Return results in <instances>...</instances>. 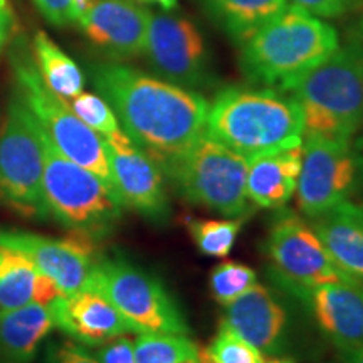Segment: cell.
Here are the masks:
<instances>
[{"label": "cell", "mask_w": 363, "mask_h": 363, "mask_svg": "<svg viewBox=\"0 0 363 363\" xmlns=\"http://www.w3.org/2000/svg\"><path fill=\"white\" fill-rule=\"evenodd\" d=\"M91 76L125 133L158 163L206 136L208 103L195 91L113 62L93 66Z\"/></svg>", "instance_id": "6da1fadb"}, {"label": "cell", "mask_w": 363, "mask_h": 363, "mask_svg": "<svg viewBox=\"0 0 363 363\" xmlns=\"http://www.w3.org/2000/svg\"><path fill=\"white\" fill-rule=\"evenodd\" d=\"M206 135L251 162L301 147L305 121L291 94L272 88H227L208 104Z\"/></svg>", "instance_id": "7a4b0ae2"}, {"label": "cell", "mask_w": 363, "mask_h": 363, "mask_svg": "<svg viewBox=\"0 0 363 363\" xmlns=\"http://www.w3.org/2000/svg\"><path fill=\"white\" fill-rule=\"evenodd\" d=\"M338 48L333 26L296 6H286L240 44V69L251 83L286 91Z\"/></svg>", "instance_id": "3957f363"}, {"label": "cell", "mask_w": 363, "mask_h": 363, "mask_svg": "<svg viewBox=\"0 0 363 363\" xmlns=\"http://www.w3.org/2000/svg\"><path fill=\"white\" fill-rule=\"evenodd\" d=\"M286 91L301 108L305 135L350 140L363 125V43L340 45Z\"/></svg>", "instance_id": "277c9868"}, {"label": "cell", "mask_w": 363, "mask_h": 363, "mask_svg": "<svg viewBox=\"0 0 363 363\" xmlns=\"http://www.w3.org/2000/svg\"><path fill=\"white\" fill-rule=\"evenodd\" d=\"M158 165L187 202L230 219L246 214L249 162L207 135Z\"/></svg>", "instance_id": "5b68a950"}, {"label": "cell", "mask_w": 363, "mask_h": 363, "mask_svg": "<svg viewBox=\"0 0 363 363\" xmlns=\"http://www.w3.org/2000/svg\"><path fill=\"white\" fill-rule=\"evenodd\" d=\"M44 199L49 216L71 233L88 234L93 239L110 234L121 219L120 199L94 175L62 155L44 133Z\"/></svg>", "instance_id": "8992f818"}, {"label": "cell", "mask_w": 363, "mask_h": 363, "mask_svg": "<svg viewBox=\"0 0 363 363\" xmlns=\"http://www.w3.org/2000/svg\"><path fill=\"white\" fill-rule=\"evenodd\" d=\"M44 136L22 98H13L0 128V202L30 219H48Z\"/></svg>", "instance_id": "52a82bcc"}, {"label": "cell", "mask_w": 363, "mask_h": 363, "mask_svg": "<svg viewBox=\"0 0 363 363\" xmlns=\"http://www.w3.org/2000/svg\"><path fill=\"white\" fill-rule=\"evenodd\" d=\"M12 65L21 98L24 99L54 147L71 162L93 172L113 189L111 172L101 136L76 116L66 99L48 88L38 66L29 57L16 56L12 59Z\"/></svg>", "instance_id": "ba28073f"}, {"label": "cell", "mask_w": 363, "mask_h": 363, "mask_svg": "<svg viewBox=\"0 0 363 363\" xmlns=\"http://www.w3.org/2000/svg\"><path fill=\"white\" fill-rule=\"evenodd\" d=\"M89 289L103 294L135 333H190L184 313L165 286L125 259H99Z\"/></svg>", "instance_id": "9c48e42d"}, {"label": "cell", "mask_w": 363, "mask_h": 363, "mask_svg": "<svg viewBox=\"0 0 363 363\" xmlns=\"http://www.w3.org/2000/svg\"><path fill=\"white\" fill-rule=\"evenodd\" d=\"M266 252L276 283L303 301L320 286L338 281H353L335 264L310 224L286 212L274 220Z\"/></svg>", "instance_id": "30bf717a"}, {"label": "cell", "mask_w": 363, "mask_h": 363, "mask_svg": "<svg viewBox=\"0 0 363 363\" xmlns=\"http://www.w3.org/2000/svg\"><path fill=\"white\" fill-rule=\"evenodd\" d=\"M303 160L296 201L310 219L350 199L357 185V162L350 140L303 135Z\"/></svg>", "instance_id": "8fae6325"}, {"label": "cell", "mask_w": 363, "mask_h": 363, "mask_svg": "<svg viewBox=\"0 0 363 363\" xmlns=\"http://www.w3.org/2000/svg\"><path fill=\"white\" fill-rule=\"evenodd\" d=\"M143 56L158 78L185 89L211 83V54L197 26L184 16L152 13Z\"/></svg>", "instance_id": "7c38bea8"}, {"label": "cell", "mask_w": 363, "mask_h": 363, "mask_svg": "<svg viewBox=\"0 0 363 363\" xmlns=\"http://www.w3.org/2000/svg\"><path fill=\"white\" fill-rule=\"evenodd\" d=\"M94 240L88 234L71 233L67 238L54 239L44 235L6 230L0 233V244L16 249L54 281L62 296L89 289L99 257Z\"/></svg>", "instance_id": "4fadbf2b"}, {"label": "cell", "mask_w": 363, "mask_h": 363, "mask_svg": "<svg viewBox=\"0 0 363 363\" xmlns=\"http://www.w3.org/2000/svg\"><path fill=\"white\" fill-rule=\"evenodd\" d=\"M103 138V136H101ZM104 152L111 172L113 189L121 206L152 220L169 217V197L163 184L162 167L147 152L136 147L125 131L104 136Z\"/></svg>", "instance_id": "5bb4252c"}, {"label": "cell", "mask_w": 363, "mask_h": 363, "mask_svg": "<svg viewBox=\"0 0 363 363\" xmlns=\"http://www.w3.org/2000/svg\"><path fill=\"white\" fill-rule=\"evenodd\" d=\"M150 13L135 0H98L78 21L94 45L113 57L142 56L147 43Z\"/></svg>", "instance_id": "9a60e30c"}, {"label": "cell", "mask_w": 363, "mask_h": 363, "mask_svg": "<svg viewBox=\"0 0 363 363\" xmlns=\"http://www.w3.org/2000/svg\"><path fill=\"white\" fill-rule=\"evenodd\" d=\"M54 328L81 345L98 347L121 335L135 333L128 321L103 294L84 289L51 303Z\"/></svg>", "instance_id": "2e32d148"}, {"label": "cell", "mask_w": 363, "mask_h": 363, "mask_svg": "<svg viewBox=\"0 0 363 363\" xmlns=\"http://www.w3.org/2000/svg\"><path fill=\"white\" fill-rule=\"evenodd\" d=\"M323 335L340 352L363 350V286L338 281L316 288L308 298Z\"/></svg>", "instance_id": "e0dca14e"}, {"label": "cell", "mask_w": 363, "mask_h": 363, "mask_svg": "<svg viewBox=\"0 0 363 363\" xmlns=\"http://www.w3.org/2000/svg\"><path fill=\"white\" fill-rule=\"evenodd\" d=\"M288 315L283 305L264 286L254 284L225 306L222 326L256 347L262 355H274L283 348Z\"/></svg>", "instance_id": "ac0fdd59"}, {"label": "cell", "mask_w": 363, "mask_h": 363, "mask_svg": "<svg viewBox=\"0 0 363 363\" xmlns=\"http://www.w3.org/2000/svg\"><path fill=\"white\" fill-rule=\"evenodd\" d=\"M311 220L335 264L363 286V207L345 201Z\"/></svg>", "instance_id": "d6986e66"}, {"label": "cell", "mask_w": 363, "mask_h": 363, "mask_svg": "<svg viewBox=\"0 0 363 363\" xmlns=\"http://www.w3.org/2000/svg\"><path fill=\"white\" fill-rule=\"evenodd\" d=\"M301 147L279 150L249 162L247 199L262 208H281L296 194L301 172Z\"/></svg>", "instance_id": "ffe728a7"}, {"label": "cell", "mask_w": 363, "mask_h": 363, "mask_svg": "<svg viewBox=\"0 0 363 363\" xmlns=\"http://www.w3.org/2000/svg\"><path fill=\"white\" fill-rule=\"evenodd\" d=\"M62 296L54 281L16 249L0 244V313L33 305H51Z\"/></svg>", "instance_id": "44dd1931"}, {"label": "cell", "mask_w": 363, "mask_h": 363, "mask_svg": "<svg viewBox=\"0 0 363 363\" xmlns=\"http://www.w3.org/2000/svg\"><path fill=\"white\" fill-rule=\"evenodd\" d=\"M52 328L49 305L33 303L0 313V363H30Z\"/></svg>", "instance_id": "7402d4cb"}, {"label": "cell", "mask_w": 363, "mask_h": 363, "mask_svg": "<svg viewBox=\"0 0 363 363\" xmlns=\"http://www.w3.org/2000/svg\"><path fill=\"white\" fill-rule=\"evenodd\" d=\"M288 6V0H203L214 24L238 45Z\"/></svg>", "instance_id": "603a6c76"}, {"label": "cell", "mask_w": 363, "mask_h": 363, "mask_svg": "<svg viewBox=\"0 0 363 363\" xmlns=\"http://www.w3.org/2000/svg\"><path fill=\"white\" fill-rule=\"evenodd\" d=\"M34 56L35 66L52 93L62 99H72L83 93L84 76L79 66L43 30L34 35Z\"/></svg>", "instance_id": "cb8c5ba5"}, {"label": "cell", "mask_w": 363, "mask_h": 363, "mask_svg": "<svg viewBox=\"0 0 363 363\" xmlns=\"http://www.w3.org/2000/svg\"><path fill=\"white\" fill-rule=\"evenodd\" d=\"M136 363H199V347L187 335L142 333L135 342Z\"/></svg>", "instance_id": "d4e9b609"}, {"label": "cell", "mask_w": 363, "mask_h": 363, "mask_svg": "<svg viewBox=\"0 0 363 363\" xmlns=\"http://www.w3.org/2000/svg\"><path fill=\"white\" fill-rule=\"evenodd\" d=\"M185 225L202 254L211 257H225L233 251L242 227V219L202 220L187 217Z\"/></svg>", "instance_id": "484cf974"}, {"label": "cell", "mask_w": 363, "mask_h": 363, "mask_svg": "<svg viewBox=\"0 0 363 363\" xmlns=\"http://www.w3.org/2000/svg\"><path fill=\"white\" fill-rule=\"evenodd\" d=\"M199 363H264V357L234 331L220 330L206 348H199Z\"/></svg>", "instance_id": "4316f807"}, {"label": "cell", "mask_w": 363, "mask_h": 363, "mask_svg": "<svg viewBox=\"0 0 363 363\" xmlns=\"http://www.w3.org/2000/svg\"><path fill=\"white\" fill-rule=\"evenodd\" d=\"M256 272L242 262L225 261L211 272V291L219 305L227 306L256 284Z\"/></svg>", "instance_id": "83f0119b"}, {"label": "cell", "mask_w": 363, "mask_h": 363, "mask_svg": "<svg viewBox=\"0 0 363 363\" xmlns=\"http://www.w3.org/2000/svg\"><path fill=\"white\" fill-rule=\"evenodd\" d=\"M71 110L76 113V116L84 125H88L91 130L96 131L103 138L120 131L115 111L103 96L93 93H81L76 98H72Z\"/></svg>", "instance_id": "f1b7e54d"}, {"label": "cell", "mask_w": 363, "mask_h": 363, "mask_svg": "<svg viewBox=\"0 0 363 363\" xmlns=\"http://www.w3.org/2000/svg\"><path fill=\"white\" fill-rule=\"evenodd\" d=\"M293 6L325 19H337L345 13L358 11L363 0H291Z\"/></svg>", "instance_id": "f546056e"}, {"label": "cell", "mask_w": 363, "mask_h": 363, "mask_svg": "<svg viewBox=\"0 0 363 363\" xmlns=\"http://www.w3.org/2000/svg\"><path fill=\"white\" fill-rule=\"evenodd\" d=\"M48 363H99L94 355L86 350L83 345L74 340H65V342L51 345L48 348Z\"/></svg>", "instance_id": "4dcf8cb0"}, {"label": "cell", "mask_w": 363, "mask_h": 363, "mask_svg": "<svg viewBox=\"0 0 363 363\" xmlns=\"http://www.w3.org/2000/svg\"><path fill=\"white\" fill-rule=\"evenodd\" d=\"M99 363H136L135 362V342L126 335L116 337L103 343L101 348L94 353Z\"/></svg>", "instance_id": "1f68e13d"}, {"label": "cell", "mask_w": 363, "mask_h": 363, "mask_svg": "<svg viewBox=\"0 0 363 363\" xmlns=\"http://www.w3.org/2000/svg\"><path fill=\"white\" fill-rule=\"evenodd\" d=\"M44 19L54 26L71 24V0H33Z\"/></svg>", "instance_id": "d6a6232c"}, {"label": "cell", "mask_w": 363, "mask_h": 363, "mask_svg": "<svg viewBox=\"0 0 363 363\" xmlns=\"http://www.w3.org/2000/svg\"><path fill=\"white\" fill-rule=\"evenodd\" d=\"M13 30V12L9 2L0 4V52L4 51L6 44L11 39Z\"/></svg>", "instance_id": "836d02e7"}, {"label": "cell", "mask_w": 363, "mask_h": 363, "mask_svg": "<svg viewBox=\"0 0 363 363\" xmlns=\"http://www.w3.org/2000/svg\"><path fill=\"white\" fill-rule=\"evenodd\" d=\"M98 0H71V22H78Z\"/></svg>", "instance_id": "e575fe53"}, {"label": "cell", "mask_w": 363, "mask_h": 363, "mask_svg": "<svg viewBox=\"0 0 363 363\" xmlns=\"http://www.w3.org/2000/svg\"><path fill=\"white\" fill-rule=\"evenodd\" d=\"M353 153H355V162H357V172L363 182V135L357 140L355 147H353Z\"/></svg>", "instance_id": "d590c367"}, {"label": "cell", "mask_w": 363, "mask_h": 363, "mask_svg": "<svg viewBox=\"0 0 363 363\" xmlns=\"http://www.w3.org/2000/svg\"><path fill=\"white\" fill-rule=\"evenodd\" d=\"M138 2L157 4V6H160L163 11L169 12V11H174V9L177 7V4H179V0H138Z\"/></svg>", "instance_id": "8d00e7d4"}, {"label": "cell", "mask_w": 363, "mask_h": 363, "mask_svg": "<svg viewBox=\"0 0 363 363\" xmlns=\"http://www.w3.org/2000/svg\"><path fill=\"white\" fill-rule=\"evenodd\" d=\"M345 363H363V350L347 353L345 355Z\"/></svg>", "instance_id": "74e56055"}, {"label": "cell", "mask_w": 363, "mask_h": 363, "mask_svg": "<svg viewBox=\"0 0 363 363\" xmlns=\"http://www.w3.org/2000/svg\"><path fill=\"white\" fill-rule=\"evenodd\" d=\"M357 39L362 40V43H363V17H362L360 22H358V26H357Z\"/></svg>", "instance_id": "f35d334b"}, {"label": "cell", "mask_w": 363, "mask_h": 363, "mask_svg": "<svg viewBox=\"0 0 363 363\" xmlns=\"http://www.w3.org/2000/svg\"><path fill=\"white\" fill-rule=\"evenodd\" d=\"M264 363H293V362L288 360V358H272V360L264 362Z\"/></svg>", "instance_id": "ab89813d"}, {"label": "cell", "mask_w": 363, "mask_h": 363, "mask_svg": "<svg viewBox=\"0 0 363 363\" xmlns=\"http://www.w3.org/2000/svg\"><path fill=\"white\" fill-rule=\"evenodd\" d=\"M2 2H9V0H0V4H2Z\"/></svg>", "instance_id": "60d3db41"}]
</instances>
